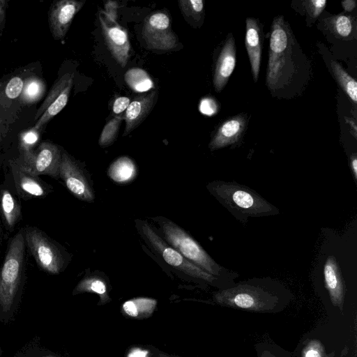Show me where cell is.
<instances>
[{
	"mask_svg": "<svg viewBox=\"0 0 357 357\" xmlns=\"http://www.w3.org/2000/svg\"><path fill=\"white\" fill-rule=\"evenodd\" d=\"M312 265V278L321 281L332 305L342 312L347 279L357 271L356 220L342 232L321 229V241Z\"/></svg>",
	"mask_w": 357,
	"mask_h": 357,
	"instance_id": "cell-1",
	"label": "cell"
},
{
	"mask_svg": "<svg viewBox=\"0 0 357 357\" xmlns=\"http://www.w3.org/2000/svg\"><path fill=\"white\" fill-rule=\"evenodd\" d=\"M125 81L135 92L146 93L154 88V83L149 74L140 68H132L125 74Z\"/></svg>",
	"mask_w": 357,
	"mask_h": 357,
	"instance_id": "cell-24",
	"label": "cell"
},
{
	"mask_svg": "<svg viewBox=\"0 0 357 357\" xmlns=\"http://www.w3.org/2000/svg\"><path fill=\"white\" fill-rule=\"evenodd\" d=\"M143 38L147 47L157 50H171L178 44V38L171 26L169 15L162 11L146 17L143 27Z\"/></svg>",
	"mask_w": 357,
	"mask_h": 357,
	"instance_id": "cell-10",
	"label": "cell"
},
{
	"mask_svg": "<svg viewBox=\"0 0 357 357\" xmlns=\"http://www.w3.org/2000/svg\"><path fill=\"white\" fill-rule=\"evenodd\" d=\"M0 218L8 233H12L22 219L20 201L5 184L0 185Z\"/></svg>",
	"mask_w": 357,
	"mask_h": 357,
	"instance_id": "cell-20",
	"label": "cell"
},
{
	"mask_svg": "<svg viewBox=\"0 0 357 357\" xmlns=\"http://www.w3.org/2000/svg\"><path fill=\"white\" fill-rule=\"evenodd\" d=\"M256 350L258 357H281L273 346L259 344L256 346Z\"/></svg>",
	"mask_w": 357,
	"mask_h": 357,
	"instance_id": "cell-35",
	"label": "cell"
},
{
	"mask_svg": "<svg viewBox=\"0 0 357 357\" xmlns=\"http://www.w3.org/2000/svg\"><path fill=\"white\" fill-rule=\"evenodd\" d=\"M157 304L158 301L151 298H134L123 303L121 313L127 318L147 319L153 314Z\"/></svg>",
	"mask_w": 357,
	"mask_h": 357,
	"instance_id": "cell-22",
	"label": "cell"
},
{
	"mask_svg": "<svg viewBox=\"0 0 357 357\" xmlns=\"http://www.w3.org/2000/svg\"><path fill=\"white\" fill-rule=\"evenodd\" d=\"M152 357H181L165 351H162L153 346H147Z\"/></svg>",
	"mask_w": 357,
	"mask_h": 357,
	"instance_id": "cell-39",
	"label": "cell"
},
{
	"mask_svg": "<svg viewBox=\"0 0 357 357\" xmlns=\"http://www.w3.org/2000/svg\"><path fill=\"white\" fill-rule=\"evenodd\" d=\"M302 357H328V356L319 341L312 340L303 349Z\"/></svg>",
	"mask_w": 357,
	"mask_h": 357,
	"instance_id": "cell-31",
	"label": "cell"
},
{
	"mask_svg": "<svg viewBox=\"0 0 357 357\" xmlns=\"http://www.w3.org/2000/svg\"><path fill=\"white\" fill-rule=\"evenodd\" d=\"M61 151L50 142H43L36 151L25 156H20L15 161L31 174L59 178Z\"/></svg>",
	"mask_w": 357,
	"mask_h": 357,
	"instance_id": "cell-9",
	"label": "cell"
},
{
	"mask_svg": "<svg viewBox=\"0 0 357 357\" xmlns=\"http://www.w3.org/2000/svg\"><path fill=\"white\" fill-rule=\"evenodd\" d=\"M99 20L102 36L109 51L115 61L122 68L125 67L129 58L130 50V44L126 31L116 24L111 25L106 22L100 14Z\"/></svg>",
	"mask_w": 357,
	"mask_h": 357,
	"instance_id": "cell-15",
	"label": "cell"
},
{
	"mask_svg": "<svg viewBox=\"0 0 357 357\" xmlns=\"http://www.w3.org/2000/svg\"><path fill=\"white\" fill-rule=\"evenodd\" d=\"M126 357H152L148 347L135 346L130 347Z\"/></svg>",
	"mask_w": 357,
	"mask_h": 357,
	"instance_id": "cell-38",
	"label": "cell"
},
{
	"mask_svg": "<svg viewBox=\"0 0 357 357\" xmlns=\"http://www.w3.org/2000/svg\"><path fill=\"white\" fill-rule=\"evenodd\" d=\"M326 0H310L305 1L306 10L311 18L316 19L326 7Z\"/></svg>",
	"mask_w": 357,
	"mask_h": 357,
	"instance_id": "cell-33",
	"label": "cell"
},
{
	"mask_svg": "<svg viewBox=\"0 0 357 357\" xmlns=\"http://www.w3.org/2000/svg\"><path fill=\"white\" fill-rule=\"evenodd\" d=\"M211 195L238 222L245 225L249 218L280 213L279 209L253 189L235 181H213L206 185Z\"/></svg>",
	"mask_w": 357,
	"mask_h": 357,
	"instance_id": "cell-4",
	"label": "cell"
},
{
	"mask_svg": "<svg viewBox=\"0 0 357 357\" xmlns=\"http://www.w3.org/2000/svg\"><path fill=\"white\" fill-rule=\"evenodd\" d=\"M331 68L335 79L341 88L349 98L356 104L357 102L356 81L354 78L350 76L337 62L333 61L331 63Z\"/></svg>",
	"mask_w": 357,
	"mask_h": 357,
	"instance_id": "cell-25",
	"label": "cell"
},
{
	"mask_svg": "<svg viewBox=\"0 0 357 357\" xmlns=\"http://www.w3.org/2000/svg\"><path fill=\"white\" fill-rule=\"evenodd\" d=\"M342 6L344 8V11L351 12L352 11L356 6V1L354 0H346L342 1Z\"/></svg>",
	"mask_w": 357,
	"mask_h": 357,
	"instance_id": "cell-41",
	"label": "cell"
},
{
	"mask_svg": "<svg viewBox=\"0 0 357 357\" xmlns=\"http://www.w3.org/2000/svg\"><path fill=\"white\" fill-rule=\"evenodd\" d=\"M0 124H1V119H0Z\"/></svg>",
	"mask_w": 357,
	"mask_h": 357,
	"instance_id": "cell-45",
	"label": "cell"
},
{
	"mask_svg": "<svg viewBox=\"0 0 357 357\" xmlns=\"http://www.w3.org/2000/svg\"><path fill=\"white\" fill-rule=\"evenodd\" d=\"M178 5L185 20L192 26L202 22L204 13L202 0H180Z\"/></svg>",
	"mask_w": 357,
	"mask_h": 357,
	"instance_id": "cell-26",
	"label": "cell"
},
{
	"mask_svg": "<svg viewBox=\"0 0 357 357\" xmlns=\"http://www.w3.org/2000/svg\"><path fill=\"white\" fill-rule=\"evenodd\" d=\"M39 139V134L36 129H31L22 134L20 139L21 153L20 156H25L33 150V146Z\"/></svg>",
	"mask_w": 357,
	"mask_h": 357,
	"instance_id": "cell-30",
	"label": "cell"
},
{
	"mask_svg": "<svg viewBox=\"0 0 357 357\" xmlns=\"http://www.w3.org/2000/svg\"><path fill=\"white\" fill-rule=\"evenodd\" d=\"M236 45L231 33L227 38L218 56L214 75L213 86L215 91H221L227 84L236 66Z\"/></svg>",
	"mask_w": 357,
	"mask_h": 357,
	"instance_id": "cell-16",
	"label": "cell"
},
{
	"mask_svg": "<svg viewBox=\"0 0 357 357\" xmlns=\"http://www.w3.org/2000/svg\"><path fill=\"white\" fill-rule=\"evenodd\" d=\"M157 97V91L152 90L136 96L130 101L124 115L126 128L123 136L128 135L142 123L155 105Z\"/></svg>",
	"mask_w": 357,
	"mask_h": 357,
	"instance_id": "cell-17",
	"label": "cell"
},
{
	"mask_svg": "<svg viewBox=\"0 0 357 357\" xmlns=\"http://www.w3.org/2000/svg\"><path fill=\"white\" fill-rule=\"evenodd\" d=\"M93 293L99 296L98 305L111 302L107 282L99 275H86L77 284L73 291V295L82 293Z\"/></svg>",
	"mask_w": 357,
	"mask_h": 357,
	"instance_id": "cell-21",
	"label": "cell"
},
{
	"mask_svg": "<svg viewBox=\"0 0 357 357\" xmlns=\"http://www.w3.org/2000/svg\"><path fill=\"white\" fill-rule=\"evenodd\" d=\"M293 298L289 289L270 277L241 280L212 294L213 301L221 306L260 313L280 312Z\"/></svg>",
	"mask_w": 357,
	"mask_h": 357,
	"instance_id": "cell-3",
	"label": "cell"
},
{
	"mask_svg": "<svg viewBox=\"0 0 357 357\" xmlns=\"http://www.w3.org/2000/svg\"><path fill=\"white\" fill-rule=\"evenodd\" d=\"M24 88V82L20 77H14L8 82L5 93L8 98L14 99L18 97Z\"/></svg>",
	"mask_w": 357,
	"mask_h": 357,
	"instance_id": "cell-32",
	"label": "cell"
},
{
	"mask_svg": "<svg viewBox=\"0 0 357 357\" xmlns=\"http://www.w3.org/2000/svg\"><path fill=\"white\" fill-rule=\"evenodd\" d=\"M140 233L166 263L195 279L200 284L206 286L210 285L218 289H226L233 285L207 273L188 261L178 251L165 241L148 223L141 222Z\"/></svg>",
	"mask_w": 357,
	"mask_h": 357,
	"instance_id": "cell-7",
	"label": "cell"
},
{
	"mask_svg": "<svg viewBox=\"0 0 357 357\" xmlns=\"http://www.w3.org/2000/svg\"><path fill=\"white\" fill-rule=\"evenodd\" d=\"M246 125V117L241 114L225 121L212 137L208 144L210 150L213 151L236 143L244 132Z\"/></svg>",
	"mask_w": 357,
	"mask_h": 357,
	"instance_id": "cell-18",
	"label": "cell"
},
{
	"mask_svg": "<svg viewBox=\"0 0 357 357\" xmlns=\"http://www.w3.org/2000/svg\"><path fill=\"white\" fill-rule=\"evenodd\" d=\"M84 2L61 0L52 6L49 14V24L54 39L61 40L64 38L74 17L82 8Z\"/></svg>",
	"mask_w": 357,
	"mask_h": 357,
	"instance_id": "cell-14",
	"label": "cell"
},
{
	"mask_svg": "<svg viewBox=\"0 0 357 357\" xmlns=\"http://www.w3.org/2000/svg\"><path fill=\"white\" fill-rule=\"evenodd\" d=\"M345 120L347 121V123L350 126V128L352 129L351 133L354 135V138L356 139V125L354 121L352 119L346 118Z\"/></svg>",
	"mask_w": 357,
	"mask_h": 357,
	"instance_id": "cell-43",
	"label": "cell"
},
{
	"mask_svg": "<svg viewBox=\"0 0 357 357\" xmlns=\"http://www.w3.org/2000/svg\"><path fill=\"white\" fill-rule=\"evenodd\" d=\"M245 44L248 54L252 76L255 82L258 80L261 50L263 47V31L255 18L246 19Z\"/></svg>",
	"mask_w": 357,
	"mask_h": 357,
	"instance_id": "cell-19",
	"label": "cell"
},
{
	"mask_svg": "<svg viewBox=\"0 0 357 357\" xmlns=\"http://www.w3.org/2000/svg\"><path fill=\"white\" fill-rule=\"evenodd\" d=\"M136 174V167L131 159L121 157L110 166L108 175L114 181L125 183L132 179Z\"/></svg>",
	"mask_w": 357,
	"mask_h": 357,
	"instance_id": "cell-23",
	"label": "cell"
},
{
	"mask_svg": "<svg viewBox=\"0 0 357 357\" xmlns=\"http://www.w3.org/2000/svg\"><path fill=\"white\" fill-rule=\"evenodd\" d=\"M123 119L122 115L116 116L105 124L98 140V144L101 147L110 146L115 141Z\"/></svg>",
	"mask_w": 357,
	"mask_h": 357,
	"instance_id": "cell-27",
	"label": "cell"
},
{
	"mask_svg": "<svg viewBox=\"0 0 357 357\" xmlns=\"http://www.w3.org/2000/svg\"><path fill=\"white\" fill-rule=\"evenodd\" d=\"M26 248L43 271L57 275L66 267L70 257L66 250L36 226L22 227Z\"/></svg>",
	"mask_w": 357,
	"mask_h": 357,
	"instance_id": "cell-8",
	"label": "cell"
},
{
	"mask_svg": "<svg viewBox=\"0 0 357 357\" xmlns=\"http://www.w3.org/2000/svg\"><path fill=\"white\" fill-rule=\"evenodd\" d=\"M130 102V100L128 97L121 96L118 97L115 99L113 106L112 111L114 114H119L123 112L126 110Z\"/></svg>",
	"mask_w": 357,
	"mask_h": 357,
	"instance_id": "cell-37",
	"label": "cell"
},
{
	"mask_svg": "<svg viewBox=\"0 0 357 357\" xmlns=\"http://www.w3.org/2000/svg\"><path fill=\"white\" fill-rule=\"evenodd\" d=\"M73 74L66 73L54 84L34 116L36 122L33 129H39L65 107L73 86Z\"/></svg>",
	"mask_w": 357,
	"mask_h": 357,
	"instance_id": "cell-11",
	"label": "cell"
},
{
	"mask_svg": "<svg viewBox=\"0 0 357 357\" xmlns=\"http://www.w3.org/2000/svg\"><path fill=\"white\" fill-rule=\"evenodd\" d=\"M22 98L25 102H34L40 98L45 91V86L42 80L32 77L26 81L23 88Z\"/></svg>",
	"mask_w": 357,
	"mask_h": 357,
	"instance_id": "cell-28",
	"label": "cell"
},
{
	"mask_svg": "<svg viewBox=\"0 0 357 357\" xmlns=\"http://www.w3.org/2000/svg\"><path fill=\"white\" fill-rule=\"evenodd\" d=\"M308 61L297 43L289 24L282 16L272 23L266 85L272 95H293L301 84L307 81Z\"/></svg>",
	"mask_w": 357,
	"mask_h": 357,
	"instance_id": "cell-2",
	"label": "cell"
},
{
	"mask_svg": "<svg viewBox=\"0 0 357 357\" xmlns=\"http://www.w3.org/2000/svg\"><path fill=\"white\" fill-rule=\"evenodd\" d=\"M6 1L0 0V26L3 24L5 18Z\"/></svg>",
	"mask_w": 357,
	"mask_h": 357,
	"instance_id": "cell-42",
	"label": "cell"
},
{
	"mask_svg": "<svg viewBox=\"0 0 357 357\" xmlns=\"http://www.w3.org/2000/svg\"><path fill=\"white\" fill-rule=\"evenodd\" d=\"M118 6L117 2L112 1H108L105 4L104 14L110 23L116 22Z\"/></svg>",
	"mask_w": 357,
	"mask_h": 357,
	"instance_id": "cell-36",
	"label": "cell"
},
{
	"mask_svg": "<svg viewBox=\"0 0 357 357\" xmlns=\"http://www.w3.org/2000/svg\"><path fill=\"white\" fill-rule=\"evenodd\" d=\"M162 232L168 244L185 258L207 273L232 284L239 275L218 264L185 231L172 221H160Z\"/></svg>",
	"mask_w": 357,
	"mask_h": 357,
	"instance_id": "cell-6",
	"label": "cell"
},
{
	"mask_svg": "<svg viewBox=\"0 0 357 357\" xmlns=\"http://www.w3.org/2000/svg\"><path fill=\"white\" fill-rule=\"evenodd\" d=\"M26 246L22 227L9 240L0 266V310L8 312L26 280Z\"/></svg>",
	"mask_w": 357,
	"mask_h": 357,
	"instance_id": "cell-5",
	"label": "cell"
},
{
	"mask_svg": "<svg viewBox=\"0 0 357 357\" xmlns=\"http://www.w3.org/2000/svg\"><path fill=\"white\" fill-rule=\"evenodd\" d=\"M3 236V225L1 222V220L0 218V248L1 246V243H2Z\"/></svg>",
	"mask_w": 357,
	"mask_h": 357,
	"instance_id": "cell-44",
	"label": "cell"
},
{
	"mask_svg": "<svg viewBox=\"0 0 357 357\" xmlns=\"http://www.w3.org/2000/svg\"><path fill=\"white\" fill-rule=\"evenodd\" d=\"M10 173L16 190L20 198L27 200L34 197H45L53 190L52 186L44 181L39 176L34 175L21 167L15 160L9 162Z\"/></svg>",
	"mask_w": 357,
	"mask_h": 357,
	"instance_id": "cell-13",
	"label": "cell"
},
{
	"mask_svg": "<svg viewBox=\"0 0 357 357\" xmlns=\"http://www.w3.org/2000/svg\"><path fill=\"white\" fill-rule=\"evenodd\" d=\"M350 168L351 170V174L354 178L355 182L357 181V156L356 153H354L350 157Z\"/></svg>",
	"mask_w": 357,
	"mask_h": 357,
	"instance_id": "cell-40",
	"label": "cell"
},
{
	"mask_svg": "<svg viewBox=\"0 0 357 357\" xmlns=\"http://www.w3.org/2000/svg\"><path fill=\"white\" fill-rule=\"evenodd\" d=\"M218 103L214 99L206 98L200 102L199 110L205 115L212 116L218 112Z\"/></svg>",
	"mask_w": 357,
	"mask_h": 357,
	"instance_id": "cell-34",
	"label": "cell"
},
{
	"mask_svg": "<svg viewBox=\"0 0 357 357\" xmlns=\"http://www.w3.org/2000/svg\"><path fill=\"white\" fill-rule=\"evenodd\" d=\"M59 178L77 199L89 202L93 200V191L83 171L66 151L61 153Z\"/></svg>",
	"mask_w": 357,
	"mask_h": 357,
	"instance_id": "cell-12",
	"label": "cell"
},
{
	"mask_svg": "<svg viewBox=\"0 0 357 357\" xmlns=\"http://www.w3.org/2000/svg\"><path fill=\"white\" fill-rule=\"evenodd\" d=\"M0 354H1V349H0Z\"/></svg>",
	"mask_w": 357,
	"mask_h": 357,
	"instance_id": "cell-46",
	"label": "cell"
},
{
	"mask_svg": "<svg viewBox=\"0 0 357 357\" xmlns=\"http://www.w3.org/2000/svg\"><path fill=\"white\" fill-rule=\"evenodd\" d=\"M332 27L337 35L342 38H348L353 31V21L350 16L338 15L331 20Z\"/></svg>",
	"mask_w": 357,
	"mask_h": 357,
	"instance_id": "cell-29",
	"label": "cell"
}]
</instances>
